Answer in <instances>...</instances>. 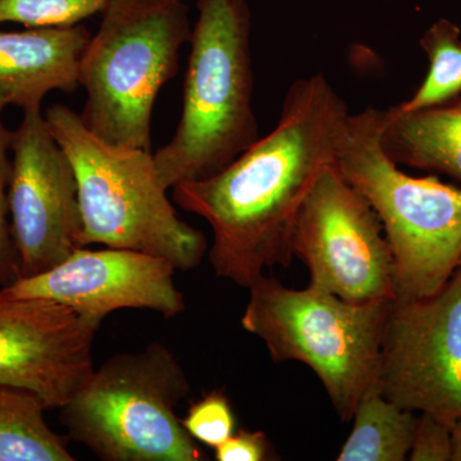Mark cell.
Returning <instances> with one entry per match:
<instances>
[{
	"mask_svg": "<svg viewBox=\"0 0 461 461\" xmlns=\"http://www.w3.org/2000/svg\"><path fill=\"white\" fill-rule=\"evenodd\" d=\"M350 111L323 74L299 78L277 126L222 171L173 187L176 204L211 226L215 275L250 287L293 262L294 224L321 172L335 162Z\"/></svg>",
	"mask_w": 461,
	"mask_h": 461,
	"instance_id": "1",
	"label": "cell"
},
{
	"mask_svg": "<svg viewBox=\"0 0 461 461\" xmlns=\"http://www.w3.org/2000/svg\"><path fill=\"white\" fill-rule=\"evenodd\" d=\"M198 11L180 122L153 154L167 190L222 171L260 138L247 0H198Z\"/></svg>",
	"mask_w": 461,
	"mask_h": 461,
	"instance_id": "2",
	"label": "cell"
},
{
	"mask_svg": "<svg viewBox=\"0 0 461 461\" xmlns=\"http://www.w3.org/2000/svg\"><path fill=\"white\" fill-rule=\"evenodd\" d=\"M384 109L350 113L333 166L372 206L396 273V299H420L445 286L461 259V187L436 176L412 177L381 144Z\"/></svg>",
	"mask_w": 461,
	"mask_h": 461,
	"instance_id": "3",
	"label": "cell"
},
{
	"mask_svg": "<svg viewBox=\"0 0 461 461\" xmlns=\"http://www.w3.org/2000/svg\"><path fill=\"white\" fill-rule=\"evenodd\" d=\"M44 115L74 167L84 248L140 251L182 272L200 266L208 250L204 235L178 217L151 151L103 141L66 105H53Z\"/></svg>",
	"mask_w": 461,
	"mask_h": 461,
	"instance_id": "4",
	"label": "cell"
},
{
	"mask_svg": "<svg viewBox=\"0 0 461 461\" xmlns=\"http://www.w3.org/2000/svg\"><path fill=\"white\" fill-rule=\"evenodd\" d=\"M78 68L86 91L81 120L103 141L151 151V115L190 42L182 0H109Z\"/></svg>",
	"mask_w": 461,
	"mask_h": 461,
	"instance_id": "5",
	"label": "cell"
},
{
	"mask_svg": "<svg viewBox=\"0 0 461 461\" xmlns=\"http://www.w3.org/2000/svg\"><path fill=\"white\" fill-rule=\"evenodd\" d=\"M190 381L160 342L113 355L59 411L67 438L104 461H200L195 439L176 408Z\"/></svg>",
	"mask_w": 461,
	"mask_h": 461,
	"instance_id": "6",
	"label": "cell"
},
{
	"mask_svg": "<svg viewBox=\"0 0 461 461\" xmlns=\"http://www.w3.org/2000/svg\"><path fill=\"white\" fill-rule=\"evenodd\" d=\"M242 329L264 342L275 363L299 362L320 378L342 420L377 384L391 303H348L313 285L303 290L263 276L249 287Z\"/></svg>",
	"mask_w": 461,
	"mask_h": 461,
	"instance_id": "7",
	"label": "cell"
},
{
	"mask_svg": "<svg viewBox=\"0 0 461 461\" xmlns=\"http://www.w3.org/2000/svg\"><path fill=\"white\" fill-rule=\"evenodd\" d=\"M291 249L308 268L309 285L357 304L396 299L395 263L381 221L333 165L303 203Z\"/></svg>",
	"mask_w": 461,
	"mask_h": 461,
	"instance_id": "8",
	"label": "cell"
},
{
	"mask_svg": "<svg viewBox=\"0 0 461 461\" xmlns=\"http://www.w3.org/2000/svg\"><path fill=\"white\" fill-rule=\"evenodd\" d=\"M377 386L406 411L461 420V268L433 295L391 303Z\"/></svg>",
	"mask_w": 461,
	"mask_h": 461,
	"instance_id": "9",
	"label": "cell"
},
{
	"mask_svg": "<svg viewBox=\"0 0 461 461\" xmlns=\"http://www.w3.org/2000/svg\"><path fill=\"white\" fill-rule=\"evenodd\" d=\"M8 205L20 278L50 271L84 248L74 167L41 108L23 111L14 131Z\"/></svg>",
	"mask_w": 461,
	"mask_h": 461,
	"instance_id": "10",
	"label": "cell"
},
{
	"mask_svg": "<svg viewBox=\"0 0 461 461\" xmlns=\"http://www.w3.org/2000/svg\"><path fill=\"white\" fill-rule=\"evenodd\" d=\"M99 327L53 300L0 288V384L32 391L48 411L62 408L94 371Z\"/></svg>",
	"mask_w": 461,
	"mask_h": 461,
	"instance_id": "11",
	"label": "cell"
},
{
	"mask_svg": "<svg viewBox=\"0 0 461 461\" xmlns=\"http://www.w3.org/2000/svg\"><path fill=\"white\" fill-rule=\"evenodd\" d=\"M176 271L168 260L140 251L81 248L50 271L18 278L2 291L11 297L53 300L99 326L120 309L175 318L186 309Z\"/></svg>",
	"mask_w": 461,
	"mask_h": 461,
	"instance_id": "12",
	"label": "cell"
},
{
	"mask_svg": "<svg viewBox=\"0 0 461 461\" xmlns=\"http://www.w3.org/2000/svg\"><path fill=\"white\" fill-rule=\"evenodd\" d=\"M91 33L86 26L0 32V89L9 104L41 108L54 90L74 93Z\"/></svg>",
	"mask_w": 461,
	"mask_h": 461,
	"instance_id": "13",
	"label": "cell"
},
{
	"mask_svg": "<svg viewBox=\"0 0 461 461\" xmlns=\"http://www.w3.org/2000/svg\"><path fill=\"white\" fill-rule=\"evenodd\" d=\"M381 144L396 165L447 176L461 187V96L418 111L384 109Z\"/></svg>",
	"mask_w": 461,
	"mask_h": 461,
	"instance_id": "14",
	"label": "cell"
},
{
	"mask_svg": "<svg viewBox=\"0 0 461 461\" xmlns=\"http://www.w3.org/2000/svg\"><path fill=\"white\" fill-rule=\"evenodd\" d=\"M353 429L342 445L339 461H403L411 453L418 415L382 395L377 384L360 397Z\"/></svg>",
	"mask_w": 461,
	"mask_h": 461,
	"instance_id": "15",
	"label": "cell"
},
{
	"mask_svg": "<svg viewBox=\"0 0 461 461\" xmlns=\"http://www.w3.org/2000/svg\"><path fill=\"white\" fill-rule=\"evenodd\" d=\"M44 402L25 388L0 384V461H74L68 438L48 426Z\"/></svg>",
	"mask_w": 461,
	"mask_h": 461,
	"instance_id": "16",
	"label": "cell"
},
{
	"mask_svg": "<svg viewBox=\"0 0 461 461\" xmlns=\"http://www.w3.org/2000/svg\"><path fill=\"white\" fill-rule=\"evenodd\" d=\"M420 48L429 60V72L403 111L433 107L461 96V30L453 21H437L421 36Z\"/></svg>",
	"mask_w": 461,
	"mask_h": 461,
	"instance_id": "17",
	"label": "cell"
},
{
	"mask_svg": "<svg viewBox=\"0 0 461 461\" xmlns=\"http://www.w3.org/2000/svg\"><path fill=\"white\" fill-rule=\"evenodd\" d=\"M109 0H0V23H21L30 29L80 25L103 14Z\"/></svg>",
	"mask_w": 461,
	"mask_h": 461,
	"instance_id": "18",
	"label": "cell"
},
{
	"mask_svg": "<svg viewBox=\"0 0 461 461\" xmlns=\"http://www.w3.org/2000/svg\"><path fill=\"white\" fill-rule=\"evenodd\" d=\"M182 424L196 442L213 448L236 432L235 412L229 397L220 390L194 402Z\"/></svg>",
	"mask_w": 461,
	"mask_h": 461,
	"instance_id": "19",
	"label": "cell"
},
{
	"mask_svg": "<svg viewBox=\"0 0 461 461\" xmlns=\"http://www.w3.org/2000/svg\"><path fill=\"white\" fill-rule=\"evenodd\" d=\"M8 104L5 91L0 89V288L9 286L20 278L8 205L9 182L12 175V158H9V151H12L14 131H9L2 118L3 109Z\"/></svg>",
	"mask_w": 461,
	"mask_h": 461,
	"instance_id": "20",
	"label": "cell"
},
{
	"mask_svg": "<svg viewBox=\"0 0 461 461\" xmlns=\"http://www.w3.org/2000/svg\"><path fill=\"white\" fill-rule=\"evenodd\" d=\"M453 427L427 412H420L412 437L411 461H453Z\"/></svg>",
	"mask_w": 461,
	"mask_h": 461,
	"instance_id": "21",
	"label": "cell"
},
{
	"mask_svg": "<svg viewBox=\"0 0 461 461\" xmlns=\"http://www.w3.org/2000/svg\"><path fill=\"white\" fill-rule=\"evenodd\" d=\"M218 461L275 460L276 454L268 437L263 432L240 429L214 448Z\"/></svg>",
	"mask_w": 461,
	"mask_h": 461,
	"instance_id": "22",
	"label": "cell"
},
{
	"mask_svg": "<svg viewBox=\"0 0 461 461\" xmlns=\"http://www.w3.org/2000/svg\"><path fill=\"white\" fill-rule=\"evenodd\" d=\"M454 456L453 461H461V420L454 424L453 429Z\"/></svg>",
	"mask_w": 461,
	"mask_h": 461,
	"instance_id": "23",
	"label": "cell"
},
{
	"mask_svg": "<svg viewBox=\"0 0 461 461\" xmlns=\"http://www.w3.org/2000/svg\"><path fill=\"white\" fill-rule=\"evenodd\" d=\"M459 268H461V259H460V262H459Z\"/></svg>",
	"mask_w": 461,
	"mask_h": 461,
	"instance_id": "24",
	"label": "cell"
}]
</instances>
